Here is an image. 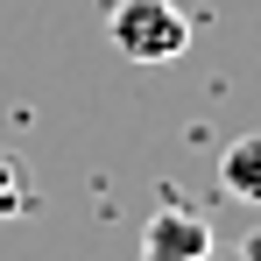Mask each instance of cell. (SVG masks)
Wrapping results in <instances>:
<instances>
[{
	"mask_svg": "<svg viewBox=\"0 0 261 261\" xmlns=\"http://www.w3.org/2000/svg\"><path fill=\"white\" fill-rule=\"evenodd\" d=\"M106 36H113V49L127 64H176L191 49V21H184V7H170V0H113Z\"/></svg>",
	"mask_w": 261,
	"mask_h": 261,
	"instance_id": "obj_1",
	"label": "cell"
},
{
	"mask_svg": "<svg viewBox=\"0 0 261 261\" xmlns=\"http://www.w3.org/2000/svg\"><path fill=\"white\" fill-rule=\"evenodd\" d=\"M205 247H212V226L198 212L163 205V212L141 226V261H205Z\"/></svg>",
	"mask_w": 261,
	"mask_h": 261,
	"instance_id": "obj_2",
	"label": "cell"
},
{
	"mask_svg": "<svg viewBox=\"0 0 261 261\" xmlns=\"http://www.w3.org/2000/svg\"><path fill=\"white\" fill-rule=\"evenodd\" d=\"M219 184H226L240 205H261V134L226 141V155H219Z\"/></svg>",
	"mask_w": 261,
	"mask_h": 261,
	"instance_id": "obj_3",
	"label": "cell"
},
{
	"mask_svg": "<svg viewBox=\"0 0 261 261\" xmlns=\"http://www.w3.org/2000/svg\"><path fill=\"white\" fill-rule=\"evenodd\" d=\"M29 198H36V184H29V163H21V155H0V219L29 212Z\"/></svg>",
	"mask_w": 261,
	"mask_h": 261,
	"instance_id": "obj_4",
	"label": "cell"
},
{
	"mask_svg": "<svg viewBox=\"0 0 261 261\" xmlns=\"http://www.w3.org/2000/svg\"><path fill=\"white\" fill-rule=\"evenodd\" d=\"M205 261H247V254H226V247H205Z\"/></svg>",
	"mask_w": 261,
	"mask_h": 261,
	"instance_id": "obj_5",
	"label": "cell"
},
{
	"mask_svg": "<svg viewBox=\"0 0 261 261\" xmlns=\"http://www.w3.org/2000/svg\"><path fill=\"white\" fill-rule=\"evenodd\" d=\"M247 261H261V233H254V240H247Z\"/></svg>",
	"mask_w": 261,
	"mask_h": 261,
	"instance_id": "obj_6",
	"label": "cell"
}]
</instances>
